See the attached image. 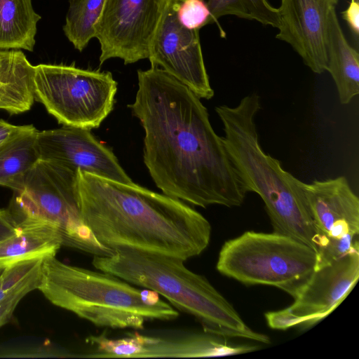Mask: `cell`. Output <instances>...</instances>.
Instances as JSON below:
<instances>
[{"instance_id": "cell-23", "label": "cell", "mask_w": 359, "mask_h": 359, "mask_svg": "<svg viewBox=\"0 0 359 359\" xmlns=\"http://www.w3.org/2000/svg\"><path fill=\"white\" fill-rule=\"evenodd\" d=\"M40 266L41 264L27 276L12 292L0 301V327L11 320L20 300L27 294L38 288L40 282Z\"/></svg>"}, {"instance_id": "cell-15", "label": "cell", "mask_w": 359, "mask_h": 359, "mask_svg": "<svg viewBox=\"0 0 359 359\" xmlns=\"http://www.w3.org/2000/svg\"><path fill=\"white\" fill-rule=\"evenodd\" d=\"M317 235L316 252L329 243L359 235V199L344 176L302 182Z\"/></svg>"}, {"instance_id": "cell-6", "label": "cell", "mask_w": 359, "mask_h": 359, "mask_svg": "<svg viewBox=\"0 0 359 359\" xmlns=\"http://www.w3.org/2000/svg\"><path fill=\"white\" fill-rule=\"evenodd\" d=\"M316 264L314 250L295 238L274 231H248L224 243L216 268L244 285L276 287L295 299Z\"/></svg>"}, {"instance_id": "cell-5", "label": "cell", "mask_w": 359, "mask_h": 359, "mask_svg": "<svg viewBox=\"0 0 359 359\" xmlns=\"http://www.w3.org/2000/svg\"><path fill=\"white\" fill-rule=\"evenodd\" d=\"M53 304L95 326L142 330L149 320H172L179 312L158 293L109 273L43 259L37 288Z\"/></svg>"}, {"instance_id": "cell-24", "label": "cell", "mask_w": 359, "mask_h": 359, "mask_svg": "<svg viewBox=\"0 0 359 359\" xmlns=\"http://www.w3.org/2000/svg\"><path fill=\"white\" fill-rule=\"evenodd\" d=\"M43 259H27L4 268L0 274V301L12 292L27 276L39 266Z\"/></svg>"}, {"instance_id": "cell-16", "label": "cell", "mask_w": 359, "mask_h": 359, "mask_svg": "<svg viewBox=\"0 0 359 359\" xmlns=\"http://www.w3.org/2000/svg\"><path fill=\"white\" fill-rule=\"evenodd\" d=\"M62 245V237L53 226L38 221H22L12 235L0 241V268L27 259L55 256Z\"/></svg>"}, {"instance_id": "cell-7", "label": "cell", "mask_w": 359, "mask_h": 359, "mask_svg": "<svg viewBox=\"0 0 359 359\" xmlns=\"http://www.w3.org/2000/svg\"><path fill=\"white\" fill-rule=\"evenodd\" d=\"M13 192L8 208L17 224L24 220L45 222L57 230L64 246L93 256L114 252L96 239L81 218L79 172L40 158L22 187Z\"/></svg>"}, {"instance_id": "cell-25", "label": "cell", "mask_w": 359, "mask_h": 359, "mask_svg": "<svg viewBox=\"0 0 359 359\" xmlns=\"http://www.w3.org/2000/svg\"><path fill=\"white\" fill-rule=\"evenodd\" d=\"M177 15L180 22L190 29L210 24V13L203 0H180Z\"/></svg>"}, {"instance_id": "cell-13", "label": "cell", "mask_w": 359, "mask_h": 359, "mask_svg": "<svg viewBox=\"0 0 359 359\" xmlns=\"http://www.w3.org/2000/svg\"><path fill=\"white\" fill-rule=\"evenodd\" d=\"M40 158L51 161L76 172H86L113 181L134 184L111 149L90 130L64 126L38 131Z\"/></svg>"}, {"instance_id": "cell-2", "label": "cell", "mask_w": 359, "mask_h": 359, "mask_svg": "<svg viewBox=\"0 0 359 359\" xmlns=\"http://www.w3.org/2000/svg\"><path fill=\"white\" fill-rule=\"evenodd\" d=\"M82 219L96 239L114 250H133L186 261L208 247L211 225L183 201L135 183L79 171Z\"/></svg>"}, {"instance_id": "cell-10", "label": "cell", "mask_w": 359, "mask_h": 359, "mask_svg": "<svg viewBox=\"0 0 359 359\" xmlns=\"http://www.w3.org/2000/svg\"><path fill=\"white\" fill-rule=\"evenodd\" d=\"M359 278V250L316 269L294 303L264 316L274 330L308 329L330 315L345 299Z\"/></svg>"}, {"instance_id": "cell-8", "label": "cell", "mask_w": 359, "mask_h": 359, "mask_svg": "<svg viewBox=\"0 0 359 359\" xmlns=\"http://www.w3.org/2000/svg\"><path fill=\"white\" fill-rule=\"evenodd\" d=\"M35 100L63 126L98 128L114 108L117 82L109 72L74 65L34 66Z\"/></svg>"}, {"instance_id": "cell-3", "label": "cell", "mask_w": 359, "mask_h": 359, "mask_svg": "<svg viewBox=\"0 0 359 359\" xmlns=\"http://www.w3.org/2000/svg\"><path fill=\"white\" fill-rule=\"evenodd\" d=\"M260 109L256 93L245 96L235 107H215L223 124L226 149L247 193L255 192L263 201L273 231L295 238L316 252L317 235L302 181L262 148L255 123Z\"/></svg>"}, {"instance_id": "cell-28", "label": "cell", "mask_w": 359, "mask_h": 359, "mask_svg": "<svg viewBox=\"0 0 359 359\" xmlns=\"http://www.w3.org/2000/svg\"><path fill=\"white\" fill-rule=\"evenodd\" d=\"M25 126H16L0 118V148L10 139L19 133Z\"/></svg>"}, {"instance_id": "cell-21", "label": "cell", "mask_w": 359, "mask_h": 359, "mask_svg": "<svg viewBox=\"0 0 359 359\" xmlns=\"http://www.w3.org/2000/svg\"><path fill=\"white\" fill-rule=\"evenodd\" d=\"M105 1L69 0L63 32L79 51H82L95 38L94 26L100 16Z\"/></svg>"}, {"instance_id": "cell-9", "label": "cell", "mask_w": 359, "mask_h": 359, "mask_svg": "<svg viewBox=\"0 0 359 359\" xmlns=\"http://www.w3.org/2000/svg\"><path fill=\"white\" fill-rule=\"evenodd\" d=\"M169 0H106L94 26L100 63L119 58L125 65L148 59Z\"/></svg>"}, {"instance_id": "cell-4", "label": "cell", "mask_w": 359, "mask_h": 359, "mask_svg": "<svg viewBox=\"0 0 359 359\" xmlns=\"http://www.w3.org/2000/svg\"><path fill=\"white\" fill-rule=\"evenodd\" d=\"M184 262L168 255L119 249L109 255L93 256L92 264L97 270L161 295L173 307L194 316L205 332L270 343L268 335L250 328L209 280L189 270Z\"/></svg>"}, {"instance_id": "cell-26", "label": "cell", "mask_w": 359, "mask_h": 359, "mask_svg": "<svg viewBox=\"0 0 359 359\" xmlns=\"http://www.w3.org/2000/svg\"><path fill=\"white\" fill-rule=\"evenodd\" d=\"M353 36L356 44L359 36V1H351L348 7L341 13Z\"/></svg>"}, {"instance_id": "cell-18", "label": "cell", "mask_w": 359, "mask_h": 359, "mask_svg": "<svg viewBox=\"0 0 359 359\" xmlns=\"http://www.w3.org/2000/svg\"><path fill=\"white\" fill-rule=\"evenodd\" d=\"M327 68L335 83L339 100L347 104L359 93V54L347 41L336 11L330 18Z\"/></svg>"}, {"instance_id": "cell-29", "label": "cell", "mask_w": 359, "mask_h": 359, "mask_svg": "<svg viewBox=\"0 0 359 359\" xmlns=\"http://www.w3.org/2000/svg\"><path fill=\"white\" fill-rule=\"evenodd\" d=\"M3 269H0V274L1 273Z\"/></svg>"}, {"instance_id": "cell-14", "label": "cell", "mask_w": 359, "mask_h": 359, "mask_svg": "<svg viewBox=\"0 0 359 359\" xmlns=\"http://www.w3.org/2000/svg\"><path fill=\"white\" fill-rule=\"evenodd\" d=\"M339 0H280L276 39L292 46L316 74L327 68L328 31Z\"/></svg>"}, {"instance_id": "cell-27", "label": "cell", "mask_w": 359, "mask_h": 359, "mask_svg": "<svg viewBox=\"0 0 359 359\" xmlns=\"http://www.w3.org/2000/svg\"><path fill=\"white\" fill-rule=\"evenodd\" d=\"M17 227L18 224L9 209H0V241L12 235Z\"/></svg>"}, {"instance_id": "cell-1", "label": "cell", "mask_w": 359, "mask_h": 359, "mask_svg": "<svg viewBox=\"0 0 359 359\" xmlns=\"http://www.w3.org/2000/svg\"><path fill=\"white\" fill-rule=\"evenodd\" d=\"M128 105L144 130V163L170 197L206 208L240 206L247 191L201 98L156 67L137 71Z\"/></svg>"}, {"instance_id": "cell-22", "label": "cell", "mask_w": 359, "mask_h": 359, "mask_svg": "<svg viewBox=\"0 0 359 359\" xmlns=\"http://www.w3.org/2000/svg\"><path fill=\"white\" fill-rule=\"evenodd\" d=\"M210 13V23L225 15L255 20L264 25L279 27V14L268 0H203Z\"/></svg>"}, {"instance_id": "cell-11", "label": "cell", "mask_w": 359, "mask_h": 359, "mask_svg": "<svg viewBox=\"0 0 359 359\" xmlns=\"http://www.w3.org/2000/svg\"><path fill=\"white\" fill-rule=\"evenodd\" d=\"M180 0H169L153 40L149 60L156 67L187 86L198 97L214 96L206 71L199 29H190L179 21Z\"/></svg>"}, {"instance_id": "cell-19", "label": "cell", "mask_w": 359, "mask_h": 359, "mask_svg": "<svg viewBox=\"0 0 359 359\" xmlns=\"http://www.w3.org/2000/svg\"><path fill=\"white\" fill-rule=\"evenodd\" d=\"M38 130L32 125L25 128L0 148V185L20 190L40 159L36 138Z\"/></svg>"}, {"instance_id": "cell-17", "label": "cell", "mask_w": 359, "mask_h": 359, "mask_svg": "<svg viewBox=\"0 0 359 359\" xmlns=\"http://www.w3.org/2000/svg\"><path fill=\"white\" fill-rule=\"evenodd\" d=\"M34 66L18 50H0V109L19 114L35 100Z\"/></svg>"}, {"instance_id": "cell-20", "label": "cell", "mask_w": 359, "mask_h": 359, "mask_svg": "<svg viewBox=\"0 0 359 359\" xmlns=\"http://www.w3.org/2000/svg\"><path fill=\"white\" fill-rule=\"evenodd\" d=\"M41 18L32 0H0V50L32 52Z\"/></svg>"}, {"instance_id": "cell-12", "label": "cell", "mask_w": 359, "mask_h": 359, "mask_svg": "<svg viewBox=\"0 0 359 359\" xmlns=\"http://www.w3.org/2000/svg\"><path fill=\"white\" fill-rule=\"evenodd\" d=\"M96 353L90 358H204L234 355L253 352L258 346L231 341L208 332L175 339H161L138 333L121 339L92 336Z\"/></svg>"}]
</instances>
